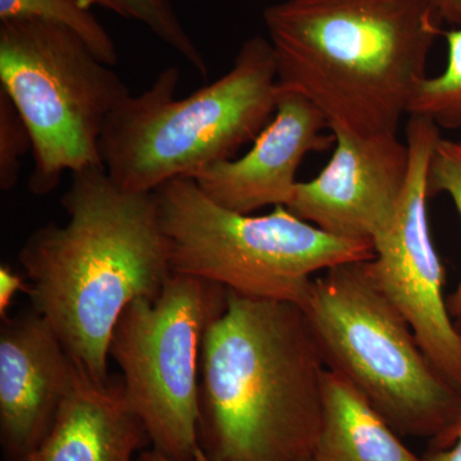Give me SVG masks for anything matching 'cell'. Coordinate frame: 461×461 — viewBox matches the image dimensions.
Here are the masks:
<instances>
[{
    "mask_svg": "<svg viewBox=\"0 0 461 461\" xmlns=\"http://www.w3.org/2000/svg\"><path fill=\"white\" fill-rule=\"evenodd\" d=\"M29 150H32L29 130L7 94L0 89V189L16 186L21 158Z\"/></svg>",
    "mask_w": 461,
    "mask_h": 461,
    "instance_id": "19",
    "label": "cell"
},
{
    "mask_svg": "<svg viewBox=\"0 0 461 461\" xmlns=\"http://www.w3.org/2000/svg\"><path fill=\"white\" fill-rule=\"evenodd\" d=\"M455 327H456L457 332H459L461 338V315L459 317L455 318Z\"/></svg>",
    "mask_w": 461,
    "mask_h": 461,
    "instance_id": "24",
    "label": "cell"
},
{
    "mask_svg": "<svg viewBox=\"0 0 461 461\" xmlns=\"http://www.w3.org/2000/svg\"><path fill=\"white\" fill-rule=\"evenodd\" d=\"M399 436L350 381L326 369L311 461H421Z\"/></svg>",
    "mask_w": 461,
    "mask_h": 461,
    "instance_id": "14",
    "label": "cell"
},
{
    "mask_svg": "<svg viewBox=\"0 0 461 461\" xmlns=\"http://www.w3.org/2000/svg\"><path fill=\"white\" fill-rule=\"evenodd\" d=\"M29 282L14 272L7 264L0 267V318L9 317L8 309L18 293L29 294Z\"/></svg>",
    "mask_w": 461,
    "mask_h": 461,
    "instance_id": "21",
    "label": "cell"
},
{
    "mask_svg": "<svg viewBox=\"0 0 461 461\" xmlns=\"http://www.w3.org/2000/svg\"><path fill=\"white\" fill-rule=\"evenodd\" d=\"M444 23L461 26V0H433Z\"/></svg>",
    "mask_w": 461,
    "mask_h": 461,
    "instance_id": "22",
    "label": "cell"
},
{
    "mask_svg": "<svg viewBox=\"0 0 461 461\" xmlns=\"http://www.w3.org/2000/svg\"><path fill=\"white\" fill-rule=\"evenodd\" d=\"M304 461H311V459H308V460H304Z\"/></svg>",
    "mask_w": 461,
    "mask_h": 461,
    "instance_id": "25",
    "label": "cell"
},
{
    "mask_svg": "<svg viewBox=\"0 0 461 461\" xmlns=\"http://www.w3.org/2000/svg\"><path fill=\"white\" fill-rule=\"evenodd\" d=\"M335 149L313 180L297 182L286 208L336 236L375 242L396 213L411 172V151L397 135L330 130Z\"/></svg>",
    "mask_w": 461,
    "mask_h": 461,
    "instance_id": "10",
    "label": "cell"
},
{
    "mask_svg": "<svg viewBox=\"0 0 461 461\" xmlns=\"http://www.w3.org/2000/svg\"><path fill=\"white\" fill-rule=\"evenodd\" d=\"M447 59L441 74L426 77L415 90L409 115L429 118L444 129L461 127V26L442 33Z\"/></svg>",
    "mask_w": 461,
    "mask_h": 461,
    "instance_id": "16",
    "label": "cell"
},
{
    "mask_svg": "<svg viewBox=\"0 0 461 461\" xmlns=\"http://www.w3.org/2000/svg\"><path fill=\"white\" fill-rule=\"evenodd\" d=\"M366 262L315 277L300 308L327 368L350 381L400 436L433 438L459 414L461 391L437 371Z\"/></svg>",
    "mask_w": 461,
    "mask_h": 461,
    "instance_id": "5",
    "label": "cell"
},
{
    "mask_svg": "<svg viewBox=\"0 0 461 461\" xmlns=\"http://www.w3.org/2000/svg\"><path fill=\"white\" fill-rule=\"evenodd\" d=\"M329 121L308 99L281 90L277 109L239 159L205 167L191 180L215 204L241 214L266 206H287L297 185L296 173L304 158L335 145Z\"/></svg>",
    "mask_w": 461,
    "mask_h": 461,
    "instance_id": "11",
    "label": "cell"
},
{
    "mask_svg": "<svg viewBox=\"0 0 461 461\" xmlns=\"http://www.w3.org/2000/svg\"><path fill=\"white\" fill-rule=\"evenodd\" d=\"M93 5L109 9L126 20L136 21L148 27L157 38L165 41L203 78L208 75L205 58L194 42L176 14L171 0H90Z\"/></svg>",
    "mask_w": 461,
    "mask_h": 461,
    "instance_id": "17",
    "label": "cell"
},
{
    "mask_svg": "<svg viewBox=\"0 0 461 461\" xmlns=\"http://www.w3.org/2000/svg\"><path fill=\"white\" fill-rule=\"evenodd\" d=\"M229 290L173 273L156 300L138 299L118 318L109 357L122 372L127 402L151 447L176 461L199 450V372L203 339L223 313Z\"/></svg>",
    "mask_w": 461,
    "mask_h": 461,
    "instance_id": "8",
    "label": "cell"
},
{
    "mask_svg": "<svg viewBox=\"0 0 461 461\" xmlns=\"http://www.w3.org/2000/svg\"><path fill=\"white\" fill-rule=\"evenodd\" d=\"M439 127L409 115L406 144L411 172L396 213L373 242L369 275L411 327L442 377L461 391V338L444 295L445 269L433 244L429 218V167Z\"/></svg>",
    "mask_w": 461,
    "mask_h": 461,
    "instance_id": "9",
    "label": "cell"
},
{
    "mask_svg": "<svg viewBox=\"0 0 461 461\" xmlns=\"http://www.w3.org/2000/svg\"><path fill=\"white\" fill-rule=\"evenodd\" d=\"M0 84L32 136L33 195L50 194L66 172L104 168L105 123L131 94L76 33L41 21L0 23Z\"/></svg>",
    "mask_w": 461,
    "mask_h": 461,
    "instance_id": "7",
    "label": "cell"
},
{
    "mask_svg": "<svg viewBox=\"0 0 461 461\" xmlns=\"http://www.w3.org/2000/svg\"><path fill=\"white\" fill-rule=\"evenodd\" d=\"M68 222L33 230L18 254L32 309L94 381L107 384L118 318L156 300L173 275L154 191L123 189L105 168L72 173Z\"/></svg>",
    "mask_w": 461,
    "mask_h": 461,
    "instance_id": "1",
    "label": "cell"
},
{
    "mask_svg": "<svg viewBox=\"0 0 461 461\" xmlns=\"http://www.w3.org/2000/svg\"><path fill=\"white\" fill-rule=\"evenodd\" d=\"M90 0H0V23L41 21L76 33L100 62L117 66L112 36L91 12Z\"/></svg>",
    "mask_w": 461,
    "mask_h": 461,
    "instance_id": "15",
    "label": "cell"
},
{
    "mask_svg": "<svg viewBox=\"0 0 461 461\" xmlns=\"http://www.w3.org/2000/svg\"><path fill=\"white\" fill-rule=\"evenodd\" d=\"M138 461H176L171 459V457L166 456L159 451H157L156 448H147V450L142 451L140 455H139ZM193 461H212L208 456L204 454V451L199 447V450L196 451L195 457H194Z\"/></svg>",
    "mask_w": 461,
    "mask_h": 461,
    "instance_id": "23",
    "label": "cell"
},
{
    "mask_svg": "<svg viewBox=\"0 0 461 461\" xmlns=\"http://www.w3.org/2000/svg\"><path fill=\"white\" fill-rule=\"evenodd\" d=\"M429 194H447L453 200L455 208L461 218V138H439L430 156L429 176H427ZM448 312L453 320L461 315V280L447 299Z\"/></svg>",
    "mask_w": 461,
    "mask_h": 461,
    "instance_id": "18",
    "label": "cell"
},
{
    "mask_svg": "<svg viewBox=\"0 0 461 461\" xmlns=\"http://www.w3.org/2000/svg\"><path fill=\"white\" fill-rule=\"evenodd\" d=\"M421 461H461V411L453 423L430 438L429 450Z\"/></svg>",
    "mask_w": 461,
    "mask_h": 461,
    "instance_id": "20",
    "label": "cell"
},
{
    "mask_svg": "<svg viewBox=\"0 0 461 461\" xmlns=\"http://www.w3.org/2000/svg\"><path fill=\"white\" fill-rule=\"evenodd\" d=\"M326 369L300 305L229 291L203 339L200 448L212 461L311 459Z\"/></svg>",
    "mask_w": 461,
    "mask_h": 461,
    "instance_id": "3",
    "label": "cell"
},
{
    "mask_svg": "<svg viewBox=\"0 0 461 461\" xmlns=\"http://www.w3.org/2000/svg\"><path fill=\"white\" fill-rule=\"evenodd\" d=\"M263 20L280 89L357 135H397L444 33L433 0H284Z\"/></svg>",
    "mask_w": 461,
    "mask_h": 461,
    "instance_id": "2",
    "label": "cell"
},
{
    "mask_svg": "<svg viewBox=\"0 0 461 461\" xmlns=\"http://www.w3.org/2000/svg\"><path fill=\"white\" fill-rule=\"evenodd\" d=\"M76 362L41 315L2 320L0 444L7 461L32 453L50 432Z\"/></svg>",
    "mask_w": 461,
    "mask_h": 461,
    "instance_id": "12",
    "label": "cell"
},
{
    "mask_svg": "<svg viewBox=\"0 0 461 461\" xmlns=\"http://www.w3.org/2000/svg\"><path fill=\"white\" fill-rule=\"evenodd\" d=\"M154 193L173 273L242 296L300 305L317 273L375 257L372 242L336 238L284 205L266 215L224 209L191 178L166 182Z\"/></svg>",
    "mask_w": 461,
    "mask_h": 461,
    "instance_id": "6",
    "label": "cell"
},
{
    "mask_svg": "<svg viewBox=\"0 0 461 461\" xmlns=\"http://www.w3.org/2000/svg\"><path fill=\"white\" fill-rule=\"evenodd\" d=\"M178 81V68L163 69L109 115L100 156L123 189L154 191L232 159L272 120L281 94L275 53L262 36L242 42L232 68L187 98H175Z\"/></svg>",
    "mask_w": 461,
    "mask_h": 461,
    "instance_id": "4",
    "label": "cell"
},
{
    "mask_svg": "<svg viewBox=\"0 0 461 461\" xmlns=\"http://www.w3.org/2000/svg\"><path fill=\"white\" fill-rule=\"evenodd\" d=\"M148 446L150 438L127 402L122 378L98 384L76 363L50 432L32 453L11 461H138Z\"/></svg>",
    "mask_w": 461,
    "mask_h": 461,
    "instance_id": "13",
    "label": "cell"
}]
</instances>
